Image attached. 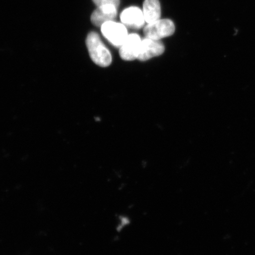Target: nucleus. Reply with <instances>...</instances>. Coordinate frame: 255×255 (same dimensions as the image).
<instances>
[{
    "instance_id": "1",
    "label": "nucleus",
    "mask_w": 255,
    "mask_h": 255,
    "mask_svg": "<svg viewBox=\"0 0 255 255\" xmlns=\"http://www.w3.org/2000/svg\"><path fill=\"white\" fill-rule=\"evenodd\" d=\"M86 44L89 55L95 63L101 67H108L111 65L113 60L111 54L97 33L90 32L86 40Z\"/></svg>"
},
{
    "instance_id": "2",
    "label": "nucleus",
    "mask_w": 255,
    "mask_h": 255,
    "mask_svg": "<svg viewBox=\"0 0 255 255\" xmlns=\"http://www.w3.org/2000/svg\"><path fill=\"white\" fill-rule=\"evenodd\" d=\"M174 31V24L170 19H159L153 23L146 24L143 28L145 37L157 40L171 36Z\"/></svg>"
},
{
    "instance_id": "3",
    "label": "nucleus",
    "mask_w": 255,
    "mask_h": 255,
    "mask_svg": "<svg viewBox=\"0 0 255 255\" xmlns=\"http://www.w3.org/2000/svg\"><path fill=\"white\" fill-rule=\"evenodd\" d=\"M101 27L104 36L117 47L122 46L128 36L127 27L123 23L110 21L104 23Z\"/></svg>"
},
{
    "instance_id": "4",
    "label": "nucleus",
    "mask_w": 255,
    "mask_h": 255,
    "mask_svg": "<svg viewBox=\"0 0 255 255\" xmlns=\"http://www.w3.org/2000/svg\"><path fill=\"white\" fill-rule=\"evenodd\" d=\"M142 40L138 34H128L122 46L120 47V55L126 61L138 59Z\"/></svg>"
},
{
    "instance_id": "5",
    "label": "nucleus",
    "mask_w": 255,
    "mask_h": 255,
    "mask_svg": "<svg viewBox=\"0 0 255 255\" xmlns=\"http://www.w3.org/2000/svg\"><path fill=\"white\" fill-rule=\"evenodd\" d=\"M165 46L160 40L145 37L142 40L138 59L146 61L152 57L160 56L164 52Z\"/></svg>"
},
{
    "instance_id": "6",
    "label": "nucleus",
    "mask_w": 255,
    "mask_h": 255,
    "mask_svg": "<svg viewBox=\"0 0 255 255\" xmlns=\"http://www.w3.org/2000/svg\"><path fill=\"white\" fill-rule=\"evenodd\" d=\"M120 18L126 27L139 29L145 24V18L141 9L137 7L127 8L121 12Z\"/></svg>"
},
{
    "instance_id": "7",
    "label": "nucleus",
    "mask_w": 255,
    "mask_h": 255,
    "mask_svg": "<svg viewBox=\"0 0 255 255\" xmlns=\"http://www.w3.org/2000/svg\"><path fill=\"white\" fill-rule=\"evenodd\" d=\"M117 9L116 6L113 5L97 7L91 15L92 23L96 26L101 27L108 21H114L117 16Z\"/></svg>"
},
{
    "instance_id": "8",
    "label": "nucleus",
    "mask_w": 255,
    "mask_h": 255,
    "mask_svg": "<svg viewBox=\"0 0 255 255\" xmlns=\"http://www.w3.org/2000/svg\"><path fill=\"white\" fill-rule=\"evenodd\" d=\"M146 23H151L160 19L161 5L158 0H145L142 9Z\"/></svg>"
},
{
    "instance_id": "9",
    "label": "nucleus",
    "mask_w": 255,
    "mask_h": 255,
    "mask_svg": "<svg viewBox=\"0 0 255 255\" xmlns=\"http://www.w3.org/2000/svg\"><path fill=\"white\" fill-rule=\"evenodd\" d=\"M97 7L106 5H113L118 8L120 4V0H92Z\"/></svg>"
}]
</instances>
